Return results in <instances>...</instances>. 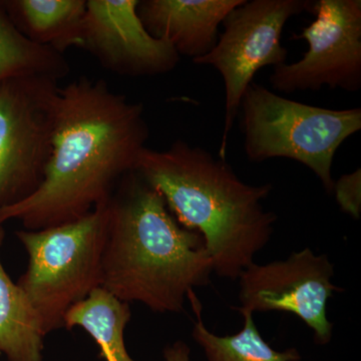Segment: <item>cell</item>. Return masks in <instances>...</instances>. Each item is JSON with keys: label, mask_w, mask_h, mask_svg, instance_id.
I'll return each instance as SVG.
<instances>
[{"label": "cell", "mask_w": 361, "mask_h": 361, "mask_svg": "<svg viewBox=\"0 0 361 361\" xmlns=\"http://www.w3.org/2000/svg\"><path fill=\"white\" fill-rule=\"evenodd\" d=\"M245 0H140L137 14L152 37L192 61L212 51L228 14Z\"/></svg>", "instance_id": "8fae6325"}, {"label": "cell", "mask_w": 361, "mask_h": 361, "mask_svg": "<svg viewBox=\"0 0 361 361\" xmlns=\"http://www.w3.org/2000/svg\"><path fill=\"white\" fill-rule=\"evenodd\" d=\"M68 71L65 56L26 39L11 20L4 1H0V85L28 75L61 80Z\"/></svg>", "instance_id": "2e32d148"}, {"label": "cell", "mask_w": 361, "mask_h": 361, "mask_svg": "<svg viewBox=\"0 0 361 361\" xmlns=\"http://www.w3.org/2000/svg\"><path fill=\"white\" fill-rule=\"evenodd\" d=\"M190 353L191 350L185 342L177 341L164 350V360L165 361H191Z\"/></svg>", "instance_id": "ac0fdd59"}, {"label": "cell", "mask_w": 361, "mask_h": 361, "mask_svg": "<svg viewBox=\"0 0 361 361\" xmlns=\"http://www.w3.org/2000/svg\"><path fill=\"white\" fill-rule=\"evenodd\" d=\"M244 152L251 161L275 158L298 161L334 193L337 149L361 130V109L322 108L286 99L252 82L241 104Z\"/></svg>", "instance_id": "5b68a950"}, {"label": "cell", "mask_w": 361, "mask_h": 361, "mask_svg": "<svg viewBox=\"0 0 361 361\" xmlns=\"http://www.w3.org/2000/svg\"><path fill=\"white\" fill-rule=\"evenodd\" d=\"M4 235L0 224V246ZM44 337L32 306L0 260V355L7 361H42Z\"/></svg>", "instance_id": "4fadbf2b"}, {"label": "cell", "mask_w": 361, "mask_h": 361, "mask_svg": "<svg viewBox=\"0 0 361 361\" xmlns=\"http://www.w3.org/2000/svg\"><path fill=\"white\" fill-rule=\"evenodd\" d=\"M334 266L325 254L310 248L285 260L253 262L241 273L238 312L280 311L295 314L314 331L317 344L331 341L334 324L327 318V301L339 290L332 283Z\"/></svg>", "instance_id": "9c48e42d"}, {"label": "cell", "mask_w": 361, "mask_h": 361, "mask_svg": "<svg viewBox=\"0 0 361 361\" xmlns=\"http://www.w3.org/2000/svg\"><path fill=\"white\" fill-rule=\"evenodd\" d=\"M310 0H250L223 21V32L212 51L193 63L213 66L224 82V129L218 157L226 159L228 139L238 116L242 97L256 73L266 66L287 63L282 32L293 16L311 11Z\"/></svg>", "instance_id": "8992f818"}, {"label": "cell", "mask_w": 361, "mask_h": 361, "mask_svg": "<svg viewBox=\"0 0 361 361\" xmlns=\"http://www.w3.org/2000/svg\"><path fill=\"white\" fill-rule=\"evenodd\" d=\"M135 171L180 225L203 237L218 276L237 279L269 243L277 216L263 201L272 185L247 184L226 159L177 140L163 151L145 149Z\"/></svg>", "instance_id": "3957f363"}, {"label": "cell", "mask_w": 361, "mask_h": 361, "mask_svg": "<svg viewBox=\"0 0 361 361\" xmlns=\"http://www.w3.org/2000/svg\"><path fill=\"white\" fill-rule=\"evenodd\" d=\"M106 202L73 222L16 232L28 255L18 285L45 336L63 329L68 311L102 287Z\"/></svg>", "instance_id": "277c9868"}, {"label": "cell", "mask_w": 361, "mask_h": 361, "mask_svg": "<svg viewBox=\"0 0 361 361\" xmlns=\"http://www.w3.org/2000/svg\"><path fill=\"white\" fill-rule=\"evenodd\" d=\"M59 87L49 75L0 85V211L25 200L44 179Z\"/></svg>", "instance_id": "52a82bcc"}, {"label": "cell", "mask_w": 361, "mask_h": 361, "mask_svg": "<svg viewBox=\"0 0 361 361\" xmlns=\"http://www.w3.org/2000/svg\"><path fill=\"white\" fill-rule=\"evenodd\" d=\"M106 202L102 288L157 313H179L213 273L203 237L178 222L160 192L135 171Z\"/></svg>", "instance_id": "7a4b0ae2"}, {"label": "cell", "mask_w": 361, "mask_h": 361, "mask_svg": "<svg viewBox=\"0 0 361 361\" xmlns=\"http://www.w3.org/2000/svg\"><path fill=\"white\" fill-rule=\"evenodd\" d=\"M334 192L342 211L358 219L361 213L360 169L350 174L342 176L334 182Z\"/></svg>", "instance_id": "e0dca14e"}, {"label": "cell", "mask_w": 361, "mask_h": 361, "mask_svg": "<svg viewBox=\"0 0 361 361\" xmlns=\"http://www.w3.org/2000/svg\"><path fill=\"white\" fill-rule=\"evenodd\" d=\"M310 13L315 18L293 37L307 42L308 49L295 63L274 68L269 82L276 92L322 90L348 92L361 87V1L318 0Z\"/></svg>", "instance_id": "ba28073f"}, {"label": "cell", "mask_w": 361, "mask_h": 361, "mask_svg": "<svg viewBox=\"0 0 361 361\" xmlns=\"http://www.w3.org/2000/svg\"><path fill=\"white\" fill-rule=\"evenodd\" d=\"M197 320L193 338L203 348L209 361H299L301 356L295 348L277 351L271 348L259 334L253 314L241 311L243 327L234 336H218L212 334L202 320L201 305L195 292L188 295Z\"/></svg>", "instance_id": "9a60e30c"}, {"label": "cell", "mask_w": 361, "mask_h": 361, "mask_svg": "<svg viewBox=\"0 0 361 361\" xmlns=\"http://www.w3.org/2000/svg\"><path fill=\"white\" fill-rule=\"evenodd\" d=\"M18 30L33 44L65 56L82 49L87 0H11L4 1Z\"/></svg>", "instance_id": "7c38bea8"}, {"label": "cell", "mask_w": 361, "mask_h": 361, "mask_svg": "<svg viewBox=\"0 0 361 361\" xmlns=\"http://www.w3.org/2000/svg\"><path fill=\"white\" fill-rule=\"evenodd\" d=\"M149 135L144 106L104 80L82 77L61 85L44 179L25 200L0 211V224L16 220L37 231L85 217L135 171Z\"/></svg>", "instance_id": "6da1fadb"}, {"label": "cell", "mask_w": 361, "mask_h": 361, "mask_svg": "<svg viewBox=\"0 0 361 361\" xmlns=\"http://www.w3.org/2000/svg\"><path fill=\"white\" fill-rule=\"evenodd\" d=\"M139 1L87 0L82 49L106 70L123 77L170 73L180 56L172 45L149 35L137 14Z\"/></svg>", "instance_id": "30bf717a"}, {"label": "cell", "mask_w": 361, "mask_h": 361, "mask_svg": "<svg viewBox=\"0 0 361 361\" xmlns=\"http://www.w3.org/2000/svg\"><path fill=\"white\" fill-rule=\"evenodd\" d=\"M132 317L130 304L99 287L66 314L63 329L80 327L96 341L106 361H135L128 353L125 329Z\"/></svg>", "instance_id": "5bb4252c"}]
</instances>
